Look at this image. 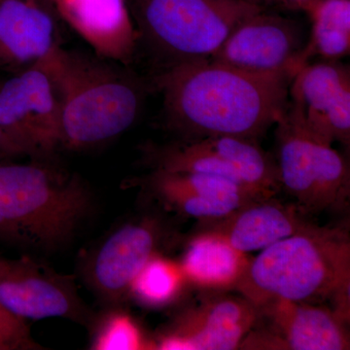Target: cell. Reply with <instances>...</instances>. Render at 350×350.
I'll use <instances>...</instances> for the list:
<instances>
[{
	"mask_svg": "<svg viewBox=\"0 0 350 350\" xmlns=\"http://www.w3.org/2000/svg\"><path fill=\"white\" fill-rule=\"evenodd\" d=\"M133 23L165 66L209 59L232 29L264 10L255 0H126Z\"/></svg>",
	"mask_w": 350,
	"mask_h": 350,
	"instance_id": "5",
	"label": "cell"
},
{
	"mask_svg": "<svg viewBox=\"0 0 350 350\" xmlns=\"http://www.w3.org/2000/svg\"><path fill=\"white\" fill-rule=\"evenodd\" d=\"M280 189L306 214L340 213L350 200V167L332 142L315 133L299 110L288 103L276 122Z\"/></svg>",
	"mask_w": 350,
	"mask_h": 350,
	"instance_id": "6",
	"label": "cell"
},
{
	"mask_svg": "<svg viewBox=\"0 0 350 350\" xmlns=\"http://www.w3.org/2000/svg\"><path fill=\"white\" fill-rule=\"evenodd\" d=\"M90 349L96 350L154 349L153 340L131 314L120 306H108L94 320Z\"/></svg>",
	"mask_w": 350,
	"mask_h": 350,
	"instance_id": "21",
	"label": "cell"
},
{
	"mask_svg": "<svg viewBox=\"0 0 350 350\" xmlns=\"http://www.w3.org/2000/svg\"><path fill=\"white\" fill-rule=\"evenodd\" d=\"M306 42L297 21L264 9L239 23L209 59L250 72L295 76Z\"/></svg>",
	"mask_w": 350,
	"mask_h": 350,
	"instance_id": "11",
	"label": "cell"
},
{
	"mask_svg": "<svg viewBox=\"0 0 350 350\" xmlns=\"http://www.w3.org/2000/svg\"><path fill=\"white\" fill-rule=\"evenodd\" d=\"M145 183L167 208L204 222L218 220L252 200L265 199L217 175L152 170Z\"/></svg>",
	"mask_w": 350,
	"mask_h": 350,
	"instance_id": "14",
	"label": "cell"
},
{
	"mask_svg": "<svg viewBox=\"0 0 350 350\" xmlns=\"http://www.w3.org/2000/svg\"><path fill=\"white\" fill-rule=\"evenodd\" d=\"M312 29L299 57V69L313 57L340 61L350 53V0H310L304 5Z\"/></svg>",
	"mask_w": 350,
	"mask_h": 350,
	"instance_id": "19",
	"label": "cell"
},
{
	"mask_svg": "<svg viewBox=\"0 0 350 350\" xmlns=\"http://www.w3.org/2000/svg\"><path fill=\"white\" fill-rule=\"evenodd\" d=\"M163 228L155 218L129 221L108 232L81 262L87 286L103 304L120 306L147 262L159 253Z\"/></svg>",
	"mask_w": 350,
	"mask_h": 350,
	"instance_id": "8",
	"label": "cell"
},
{
	"mask_svg": "<svg viewBox=\"0 0 350 350\" xmlns=\"http://www.w3.org/2000/svg\"><path fill=\"white\" fill-rule=\"evenodd\" d=\"M53 9L96 55L128 66L139 34L126 0H49Z\"/></svg>",
	"mask_w": 350,
	"mask_h": 350,
	"instance_id": "16",
	"label": "cell"
},
{
	"mask_svg": "<svg viewBox=\"0 0 350 350\" xmlns=\"http://www.w3.org/2000/svg\"><path fill=\"white\" fill-rule=\"evenodd\" d=\"M290 103L322 137L350 144V69L340 61L301 66L289 87Z\"/></svg>",
	"mask_w": 350,
	"mask_h": 350,
	"instance_id": "13",
	"label": "cell"
},
{
	"mask_svg": "<svg viewBox=\"0 0 350 350\" xmlns=\"http://www.w3.org/2000/svg\"><path fill=\"white\" fill-rule=\"evenodd\" d=\"M44 66L59 94L62 148L82 150L105 144L139 116L148 87L126 66L63 47Z\"/></svg>",
	"mask_w": 350,
	"mask_h": 350,
	"instance_id": "4",
	"label": "cell"
},
{
	"mask_svg": "<svg viewBox=\"0 0 350 350\" xmlns=\"http://www.w3.org/2000/svg\"><path fill=\"white\" fill-rule=\"evenodd\" d=\"M13 157L15 156H14L13 152L11 151L10 147L7 144L3 133L0 130V162H4V161L13 158Z\"/></svg>",
	"mask_w": 350,
	"mask_h": 350,
	"instance_id": "23",
	"label": "cell"
},
{
	"mask_svg": "<svg viewBox=\"0 0 350 350\" xmlns=\"http://www.w3.org/2000/svg\"><path fill=\"white\" fill-rule=\"evenodd\" d=\"M273 198L252 200L225 217L208 221L204 231L218 234L237 250L250 254L312 225L295 204Z\"/></svg>",
	"mask_w": 350,
	"mask_h": 350,
	"instance_id": "17",
	"label": "cell"
},
{
	"mask_svg": "<svg viewBox=\"0 0 350 350\" xmlns=\"http://www.w3.org/2000/svg\"><path fill=\"white\" fill-rule=\"evenodd\" d=\"M234 289L255 306L285 300L321 304L349 321L350 239L340 228L308 226L250 258Z\"/></svg>",
	"mask_w": 350,
	"mask_h": 350,
	"instance_id": "2",
	"label": "cell"
},
{
	"mask_svg": "<svg viewBox=\"0 0 350 350\" xmlns=\"http://www.w3.org/2000/svg\"><path fill=\"white\" fill-rule=\"evenodd\" d=\"M256 308V322L239 349H349L347 322L329 306L273 300Z\"/></svg>",
	"mask_w": 350,
	"mask_h": 350,
	"instance_id": "10",
	"label": "cell"
},
{
	"mask_svg": "<svg viewBox=\"0 0 350 350\" xmlns=\"http://www.w3.org/2000/svg\"><path fill=\"white\" fill-rule=\"evenodd\" d=\"M256 319V306L241 295H214L178 313L153 338L154 349H239Z\"/></svg>",
	"mask_w": 350,
	"mask_h": 350,
	"instance_id": "12",
	"label": "cell"
},
{
	"mask_svg": "<svg viewBox=\"0 0 350 350\" xmlns=\"http://www.w3.org/2000/svg\"><path fill=\"white\" fill-rule=\"evenodd\" d=\"M0 304L24 320L61 317L79 324L92 320L75 278L31 256L0 254Z\"/></svg>",
	"mask_w": 350,
	"mask_h": 350,
	"instance_id": "9",
	"label": "cell"
},
{
	"mask_svg": "<svg viewBox=\"0 0 350 350\" xmlns=\"http://www.w3.org/2000/svg\"><path fill=\"white\" fill-rule=\"evenodd\" d=\"M284 5L289 7L291 9H300L303 8L305 4L308 3L310 0H280Z\"/></svg>",
	"mask_w": 350,
	"mask_h": 350,
	"instance_id": "24",
	"label": "cell"
},
{
	"mask_svg": "<svg viewBox=\"0 0 350 350\" xmlns=\"http://www.w3.org/2000/svg\"><path fill=\"white\" fill-rule=\"evenodd\" d=\"M52 5L43 0H0V69L43 66L62 47Z\"/></svg>",
	"mask_w": 350,
	"mask_h": 350,
	"instance_id": "15",
	"label": "cell"
},
{
	"mask_svg": "<svg viewBox=\"0 0 350 350\" xmlns=\"http://www.w3.org/2000/svg\"><path fill=\"white\" fill-rule=\"evenodd\" d=\"M92 208L86 184L49 160L0 162V243L56 252L72 241Z\"/></svg>",
	"mask_w": 350,
	"mask_h": 350,
	"instance_id": "3",
	"label": "cell"
},
{
	"mask_svg": "<svg viewBox=\"0 0 350 350\" xmlns=\"http://www.w3.org/2000/svg\"><path fill=\"white\" fill-rule=\"evenodd\" d=\"M290 71L256 73L211 59L163 66L152 87L163 96L165 125L181 139H259L285 112Z\"/></svg>",
	"mask_w": 350,
	"mask_h": 350,
	"instance_id": "1",
	"label": "cell"
},
{
	"mask_svg": "<svg viewBox=\"0 0 350 350\" xmlns=\"http://www.w3.org/2000/svg\"><path fill=\"white\" fill-rule=\"evenodd\" d=\"M187 283L180 262L157 253L131 283L129 299L144 308H165L179 298Z\"/></svg>",
	"mask_w": 350,
	"mask_h": 350,
	"instance_id": "20",
	"label": "cell"
},
{
	"mask_svg": "<svg viewBox=\"0 0 350 350\" xmlns=\"http://www.w3.org/2000/svg\"><path fill=\"white\" fill-rule=\"evenodd\" d=\"M250 261L218 234L202 231L191 239L179 262L188 283L225 291L236 288Z\"/></svg>",
	"mask_w": 350,
	"mask_h": 350,
	"instance_id": "18",
	"label": "cell"
},
{
	"mask_svg": "<svg viewBox=\"0 0 350 350\" xmlns=\"http://www.w3.org/2000/svg\"><path fill=\"white\" fill-rule=\"evenodd\" d=\"M0 130L15 157L50 160L62 148L61 105L45 66L13 73L0 83Z\"/></svg>",
	"mask_w": 350,
	"mask_h": 350,
	"instance_id": "7",
	"label": "cell"
},
{
	"mask_svg": "<svg viewBox=\"0 0 350 350\" xmlns=\"http://www.w3.org/2000/svg\"><path fill=\"white\" fill-rule=\"evenodd\" d=\"M40 349L31 337L27 320L16 317L0 304V350Z\"/></svg>",
	"mask_w": 350,
	"mask_h": 350,
	"instance_id": "22",
	"label": "cell"
}]
</instances>
